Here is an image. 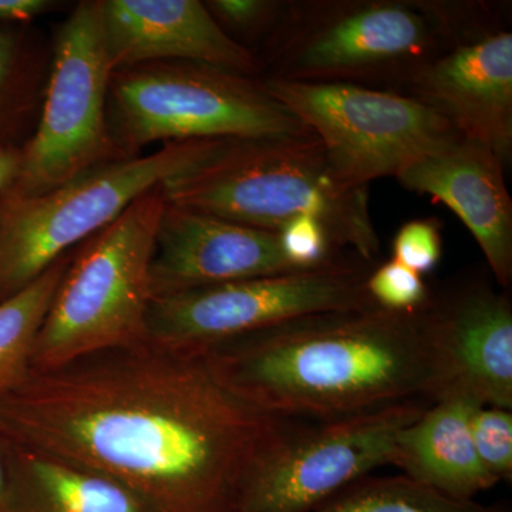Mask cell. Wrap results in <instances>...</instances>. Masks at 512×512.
Returning <instances> with one entry per match:
<instances>
[{
	"instance_id": "1",
	"label": "cell",
	"mask_w": 512,
	"mask_h": 512,
	"mask_svg": "<svg viewBox=\"0 0 512 512\" xmlns=\"http://www.w3.org/2000/svg\"><path fill=\"white\" fill-rule=\"evenodd\" d=\"M306 420L264 412L201 349L144 340L0 394V434L119 481L156 512H245Z\"/></svg>"
},
{
	"instance_id": "2",
	"label": "cell",
	"mask_w": 512,
	"mask_h": 512,
	"mask_svg": "<svg viewBox=\"0 0 512 512\" xmlns=\"http://www.w3.org/2000/svg\"><path fill=\"white\" fill-rule=\"evenodd\" d=\"M424 309L313 313L201 350L225 386L276 416L329 420L431 404L436 379Z\"/></svg>"
},
{
	"instance_id": "3",
	"label": "cell",
	"mask_w": 512,
	"mask_h": 512,
	"mask_svg": "<svg viewBox=\"0 0 512 512\" xmlns=\"http://www.w3.org/2000/svg\"><path fill=\"white\" fill-rule=\"evenodd\" d=\"M490 26L487 6L476 2H285L269 36V77L400 93L421 67Z\"/></svg>"
},
{
	"instance_id": "4",
	"label": "cell",
	"mask_w": 512,
	"mask_h": 512,
	"mask_svg": "<svg viewBox=\"0 0 512 512\" xmlns=\"http://www.w3.org/2000/svg\"><path fill=\"white\" fill-rule=\"evenodd\" d=\"M164 195L168 204L271 232L313 215L339 251L370 265L380 256L369 187L343 183L316 137L222 138L201 164L165 184Z\"/></svg>"
},
{
	"instance_id": "5",
	"label": "cell",
	"mask_w": 512,
	"mask_h": 512,
	"mask_svg": "<svg viewBox=\"0 0 512 512\" xmlns=\"http://www.w3.org/2000/svg\"><path fill=\"white\" fill-rule=\"evenodd\" d=\"M164 207L161 185L73 255L37 336L30 370L55 369L147 340L150 266Z\"/></svg>"
},
{
	"instance_id": "6",
	"label": "cell",
	"mask_w": 512,
	"mask_h": 512,
	"mask_svg": "<svg viewBox=\"0 0 512 512\" xmlns=\"http://www.w3.org/2000/svg\"><path fill=\"white\" fill-rule=\"evenodd\" d=\"M110 97L116 146L128 156L156 141L316 137L262 80L208 64L156 62L116 70Z\"/></svg>"
},
{
	"instance_id": "7",
	"label": "cell",
	"mask_w": 512,
	"mask_h": 512,
	"mask_svg": "<svg viewBox=\"0 0 512 512\" xmlns=\"http://www.w3.org/2000/svg\"><path fill=\"white\" fill-rule=\"evenodd\" d=\"M220 140L175 141L148 156L111 158L40 197L0 202V302L138 198L197 167Z\"/></svg>"
},
{
	"instance_id": "8",
	"label": "cell",
	"mask_w": 512,
	"mask_h": 512,
	"mask_svg": "<svg viewBox=\"0 0 512 512\" xmlns=\"http://www.w3.org/2000/svg\"><path fill=\"white\" fill-rule=\"evenodd\" d=\"M266 92L318 138L340 180L369 187L461 136L436 111L390 90L266 77Z\"/></svg>"
},
{
	"instance_id": "9",
	"label": "cell",
	"mask_w": 512,
	"mask_h": 512,
	"mask_svg": "<svg viewBox=\"0 0 512 512\" xmlns=\"http://www.w3.org/2000/svg\"><path fill=\"white\" fill-rule=\"evenodd\" d=\"M111 64L103 0L79 3L60 28L52 79L15 184L0 202L30 200L116 158L107 121ZM126 156V154H124Z\"/></svg>"
},
{
	"instance_id": "10",
	"label": "cell",
	"mask_w": 512,
	"mask_h": 512,
	"mask_svg": "<svg viewBox=\"0 0 512 512\" xmlns=\"http://www.w3.org/2000/svg\"><path fill=\"white\" fill-rule=\"evenodd\" d=\"M375 266L342 256L306 271L156 298L148 309L147 340L204 349L313 313L373 308L366 281Z\"/></svg>"
},
{
	"instance_id": "11",
	"label": "cell",
	"mask_w": 512,
	"mask_h": 512,
	"mask_svg": "<svg viewBox=\"0 0 512 512\" xmlns=\"http://www.w3.org/2000/svg\"><path fill=\"white\" fill-rule=\"evenodd\" d=\"M430 403L393 404L329 420H306L259 478L245 512H313L376 468L392 464L400 431Z\"/></svg>"
},
{
	"instance_id": "12",
	"label": "cell",
	"mask_w": 512,
	"mask_h": 512,
	"mask_svg": "<svg viewBox=\"0 0 512 512\" xmlns=\"http://www.w3.org/2000/svg\"><path fill=\"white\" fill-rule=\"evenodd\" d=\"M433 360L434 402L467 397L512 409V305L507 292L471 281L424 309ZM433 402V403H434Z\"/></svg>"
},
{
	"instance_id": "13",
	"label": "cell",
	"mask_w": 512,
	"mask_h": 512,
	"mask_svg": "<svg viewBox=\"0 0 512 512\" xmlns=\"http://www.w3.org/2000/svg\"><path fill=\"white\" fill-rule=\"evenodd\" d=\"M406 96L436 111L507 168L512 157V33L490 28L460 40L414 74Z\"/></svg>"
},
{
	"instance_id": "14",
	"label": "cell",
	"mask_w": 512,
	"mask_h": 512,
	"mask_svg": "<svg viewBox=\"0 0 512 512\" xmlns=\"http://www.w3.org/2000/svg\"><path fill=\"white\" fill-rule=\"evenodd\" d=\"M296 271L285 258L278 232L165 201L151 259V298Z\"/></svg>"
},
{
	"instance_id": "15",
	"label": "cell",
	"mask_w": 512,
	"mask_h": 512,
	"mask_svg": "<svg viewBox=\"0 0 512 512\" xmlns=\"http://www.w3.org/2000/svg\"><path fill=\"white\" fill-rule=\"evenodd\" d=\"M114 72L138 64L192 62L256 77L261 63L198 0H103Z\"/></svg>"
},
{
	"instance_id": "16",
	"label": "cell",
	"mask_w": 512,
	"mask_h": 512,
	"mask_svg": "<svg viewBox=\"0 0 512 512\" xmlns=\"http://www.w3.org/2000/svg\"><path fill=\"white\" fill-rule=\"evenodd\" d=\"M505 167L493 151L460 136L397 175L406 190L443 202L466 224L495 282L512 284V200Z\"/></svg>"
},
{
	"instance_id": "17",
	"label": "cell",
	"mask_w": 512,
	"mask_h": 512,
	"mask_svg": "<svg viewBox=\"0 0 512 512\" xmlns=\"http://www.w3.org/2000/svg\"><path fill=\"white\" fill-rule=\"evenodd\" d=\"M480 404L467 397L431 403L419 419L400 431L392 464L403 476L460 501H474L495 480L474 447L471 417Z\"/></svg>"
},
{
	"instance_id": "18",
	"label": "cell",
	"mask_w": 512,
	"mask_h": 512,
	"mask_svg": "<svg viewBox=\"0 0 512 512\" xmlns=\"http://www.w3.org/2000/svg\"><path fill=\"white\" fill-rule=\"evenodd\" d=\"M3 512L156 511L113 478L12 444V473Z\"/></svg>"
},
{
	"instance_id": "19",
	"label": "cell",
	"mask_w": 512,
	"mask_h": 512,
	"mask_svg": "<svg viewBox=\"0 0 512 512\" xmlns=\"http://www.w3.org/2000/svg\"><path fill=\"white\" fill-rule=\"evenodd\" d=\"M72 258L57 259L35 281L0 302V394L29 375L37 336Z\"/></svg>"
},
{
	"instance_id": "20",
	"label": "cell",
	"mask_w": 512,
	"mask_h": 512,
	"mask_svg": "<svg viewBox=\"0 0 512 512\" xmlns=\"http://www.w3.org/2000/svg\"><path fill=\"white\" fill-rule=\"evenodd\" d=\"M313 512H511L503 505L460 501L406 476L365 477Z\"/></svg>"
},
{
	"instance_id": "21",
	"label": "cell",
	"mask_w": 512,
	"mask_h": 512,
	"mask_svg": "<svg viewBox=\"0 0 512 512\" xmlns=\"http://www.w3.org/2000/svg\"><path fill=\"white\" fill-rule=\"evenodd\" d=\"M366 289L375 305L396 313L419 312L429 305L433 295L423 276L394 259L370 271Z\"/></svg>"
},
{
	"instance_id": "22",
	"label": "cell",
	"mask_w": 512,
	"mask_h": 512,
	"mask_svg": "<svg viewBox=\"0 0 512 512\" xmlns=\"http://www.w3.org/2000/svg\"><path fill=\"white\" fill-rule=\"evenodd\" d=\"M474 447L485 470L500 483L512 480V413L481 406L471 417Z\"/></svg>"
},
{
	"instance_id": "23",
	"label": "cell",
	"mask_w": 512,
	"mask_h": 512,
	"mask_svg": "<svg viewBox=\"0 0 512 512\" xmlns=\"http://www.w3.org/2000/svg\"><path fill=\"white\" fill-rule=\"evenodd\" d=\"M282 251L289 264L299 271L319 268L342 258L325 225L313 215L293 218L278 232Z\"/></svg>"
},
{
	"instance_id": "24",
	"label": "cell",
	"mask_w": 512,
	"mask_h": 512,
	"mask_svg": "<svg viewBox=\"0 0 512 512\" xmlns=\"http://www.w3.org/2000/svg\"><path fill=\"white\" fill-rule=\"evenodd\" d=\"M443 255V239L437 221L406 222L393 239V258L421 276L430 274Z\"/></svg>"
},
{
	"instance_id": "25",
	"label": "cell",
	"mask_w": 512,
	"mask_h": 512,
	"mask_svg": "<svg viewBox=\"0 0 512 512\" xmlns=\"http://www.w3.org/2000/svg\"><path fill=\"white\" fill-rule=\"evenodd\" d=\"M211 15L228 33L235 30L238 33L259 35L274 30L281 18L285 2L274 0H211L205 2Z\"/></svg>"
},
{
	"instance_id": "26",
	"label": "cell",
	"mask_w": 512,
	"mask_h": 512,
	"mask_svg": "<svg viewBox=\"0 0 512 512\" xmlns=\"http://www.w3.org/2000/svg\"><path fill=\"white\" fill-rule=\"evenodd\" d=\"M52 6L50 0H0V23L26 22Z\"/></svg>"
},
{
	"instance_id": "27",
	"label": "cell",
	"mask_w": 512,
	"mask_h": 512,
	"mask_svg": "<svg viewBox=\"0 0 512 512\" xmlns=\"http://www.w3.org/2000/svg\"><path fill=\"white\" fill-rule=\"evenodd\" d=\"M20 165H22V150L0 147V198L15 184Z\"/></svg>"
},
{
	"instance_id": "28",
	"label": "cell",
	"mask_w": 512,
	"mask_h": 512,
	"mask_svg": "<svg viewBox=\"0 0 512 512\" xmlns=\"http://www.w3.org/2000/svg\"><path fill=\"white\" fill-rule=\"evenodd\" d=\"M10 473H12V444L0 434V512L8 503Z\"/></svg>"
},
{
	"instance_id": "29",
	"label": "cell",
	"mask_w": 512,
	"mask_h": 512,
	"mask_svg": "<svg viewBox=\"0 0 512 512\" xmlns=\"http://www.w3.org/2000/svg\"><path fill=\"white\" fill-rule=\"evenodd\" d=\"M16 42L15 37L6 32H0V94L8 82L10 69L15 60Z\"/></svg>"
}]
</instances>
